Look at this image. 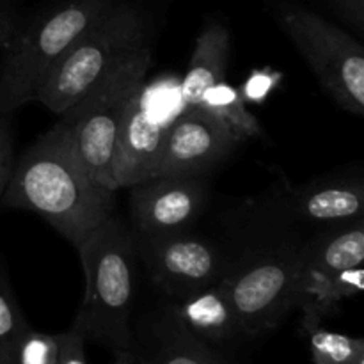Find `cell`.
I'll list each match as a JSON object with an SVG mask.
<instances>
[{"mask_svg":"<svg viewBox=\"0 0 364 364\" xmlns=\"http://www.w3.org/2000/svg\"><path fill=\"white\" fill-rule=\"evenodd\" d=\"M334 13L355 32H364V0H329Z\"/></svg>","mask_w":364,"mask_h":364,"instance_id":"23","label":"cell"},{"mask_svg":"<svg viewBox=\"0 0 364 364\" xmlns=\"http://www.w3.org/2000/svg\"><path fill=\"white\" fill-rule=\"evenodd\" d=\"M313 364H354L364 358V340L333 333L322 326L306 331Z\"/></svg>","mask_w":364,"mask_h":364,"instance_id":"17","label":"cell"},{"mask_svg":"<svg viewBox=\"0 0 364 364\" xmlns=\"http://www.w3.org/2000/svg\"><path fill=\"white\" fill-rule=\"evenodd\" d=\"M114 358H116L114 364H135L132 354H121V355H114Z\"/></svg>","mask_w":364,"mask_h":364,"instance_id":"25","label":"cell"},{"mask_svg":"<svg viewBox=\"0 0 364 364\" xmlns=\"http://www.w3.org/2000/svg\"><path fill=\"white\" fill-rule=\"evenodd\" d=\"M77 251L85 291L71 327L114 355L130 354L139 259L134 233L112 213Z\"/></svg>","mask_w":364,"mask_h":364,"instance_id":"2","label":"cell"},{"mask_svg":"<svg viewBox=\"0 0 364 364\" xmlns=\"http://www.w3.org/2000/svg\"><path fill=\"white\" fill-rule=\"evenodd\" d=\"M153 21L132 2L114 6L89 27L43 77L34 102L60 114L135 53L151 48Z\"/></svg>","mask_w":364,"mask_h":364,"instance_id":"3","label":"cell"},{"mask_svg":"<svg viewBox=\"0 0 364 364\" xmlns=\"http://www.w3.org/2000/svg\"><path fill=\"white\" fill-rule=\"evenodd\" d=\"M199 110L219 119L238 142L265 135L259 121L242 100L238 87H233L226 80L212 85L205 92Z\"/></svg>","mask_w":364,"mask_h":364,"instance_id":"16","label":"cell"},{"mask_svg":"<svg viewBox=\"0 0 364 364\" xmlns=\"http://www.w3.org/2000/svg\"><path fill=\"white\" fill-rule=\"evenodd\" d=\"M166 308L188 333L212 347L245 338L237 311L220 281L191 297L171 301Z\"/></svg>","mask_w":364,"mask_h":364,"instance_id":"13","label":"cell"},{"mask_svg":"<svg viewBox=\"0 0 364 364\" xmlns=\"http://www.w3.org/2000/svg\"><path fill=\"white\" fill-rule=\"evenodd\" d=\"M240 144L205 110H181L167 128L151 176H206Z\"/></svg>","mask_w":364,"mask_h":364,"instance_id":"10","label":"cell"},{"mask_svg":"<svg viewBox=\"0 0 364 364\" xmlns=\"http://www.w3.org/2000/svg\"><path fill=\"white\" fill-rule=\"evenodd\" d=\"M174 117L166 119L160 116L149 103L144 87L141 89L128 107L114 153L112 180L116 191L151 176L153 164Z\"/></svg>","mask_w":364,"mask_h":364,"instance_id":"11","label":"cell"},{"mask_svg":"<svg viewBox=\"0 0 364 364\" xmlns=\"http://www.w3.org/2000/svg\"><path fill=\"white\" fill-rule=\"evenodd\" d=\"M13 135H11V128L6 116H0V199H2L4 192H6L7 181H9L11 173H13Z\"/></svg>","mask_w":364,"mask_h":364,"instance_id":"22","label":"cell"},{"mask_svg":"<svg viewBox=\"0 0 364 364\" xmlns=\"http://www.w3.org/2000/svg\"><path fill=\"white\" fill-rule=\"evenodd\" d=\"M59 341L57 334L31 329L23 334L14 352V364H55Z\"/></svg>","mask_w":364,"mask_h":364,"instance_id":"19","label":"cell"},{"mask_svg":"<svg viewBox=\"0 0 364 364\" xmlns=\"http://www.w3.org/2000/svg\"><path fill=\"white\" fill-rule=\"evenodd\" d=\"M364 188L359 178H336L302 187L294 196V213L322 231L363 223Z\"/></svg>","mask_w":364,"mask_h":364,"instance_id":"14","label":"cell"},{"mask_svg":"<svg viewBox=\"0 0 364 364\" xmlns=\"http://www.w3.org/2000/svg\"><path fill=\"white\" fill-rule=\"evenodd\" d=\"M116 0H60L25 23L6 46L0 71V116L34 102L43 77Z\"/></svg>","mask_w":364,"mask_h":364,"instance_id":"4","label":"cell"},{"mask_svg":"<svg viewBox=\"0 0 364 364\" xmlns=\"http://www.w3.org/2000/svg\"><path fill=\"white\" fill-rule=\"evenodd\" d=\"M283 82V73L274 68L265 66V68H256L251 71L247 78H245L244 85H242L238 91H240L242 100L245 103H255V105H262L269 100V96L276 91L277 87Z\"/></svg>","mask_w":364,"mask_h":364,"instance_id":"20","label":"cell"},{"mask_svg":"<svg viewBox=\"0 0 364 364\" xmlns=\"http://www.w3.org/2000/svg\"><path fill=\"white\" fill-rule=\"evenodd\" d=\"M134 240L137 258L144 263L151 283L171 301L217 284L231 265L213 242L188 231L162 237L134 235Z\"/></svg>","mask_w":364,"mask_h":364,"instance_id":"8","label":"cell"},{"mask_svg":"<svg viewBox=\"0 0 364 364\" xmlns=\"http://www.w3.org/2000/svg\"><path fill=\"white\" fill-rule=\"evenodd\" d=\"M231 36L220 20H208L196 38L194 52L180 82V110H199L212 85L226 80Z\"/></svg>","mask_w":364,"mask_h":364,"instance_id":"15","label":"cell"},{"mask_svg":"<svg viewBox=\"0 0 364 364\" xmlns=\"http://www.w3.org/2000/svg\"><path fill=\"white\" fill-rule=\"evenodd\" d=\"M274 18L334 103L363 116L364 50L358 39L299 4H277Z\"/></svg>","mask_w":364,"mask_h":364,"instance_id":"6","label":"cell"},{"mask_svg":"<svg viewBox=\"0 0 364 364\" xmlns=\"http://www.w3.org/2000/svg\"><path fill=\"white\" fill-rule=\"evenodd\" d=\"M18 23V11L9 0H0V52L6 50L16 31Z\"/></svg>","mask_w":364,"mask_h":364,"instance_id":"24","label":"cell"},{"mask_svg":"<svg viewBox=\"0 0 364 364\" xmlns=\"http://www.w3.org/2000/svg\"><path fill=\"white\" fill-rule=\"evenodd\" d=\"M2 201L9 208L41 215L75 249L112 215L116 206L114 191L87 174L63 119L14 162Z\"/></svg>","mask_w":364,"mask_h":364,"instance_id":"1","label":"cell"},{"mask_svg":"<svg viewBox=\"0 0 364 364\" xmlns=\"http://www.w3.org/2000/svg\"><path fill=\"white\" fill-rule=\"evenodd\" d=\"M354 364H364V358H359V359H358V361H355Z\"/></svg>","mask_w":364,"mask_h":364,"instance_id":"26","label":"cell"},{"mask_svg":"<svg viewBox=\"0 0 364 364\" xmlns=\"http://www.w3.org/2000/svg\"><path fill=\"white\" fill-rule=\"evenodd\" d=\"M301 256L302 244L263 251L231 263L220 283L245 338L270 333L295 309Z\"/></svg>","mask_w":364,"mask_h":364,"instance_id":"7","label":"cell"},{"mask_svg":"<svg viewBox=\"0 0 364 364\" xmlns=\"http://www.w3.org/2000/svg\"><path fill=\"white\" fill-rule=\"evenodd\" d=\"M130 188V230L137 237L188 231L210 198L205 176H149Z\"/></svg>","mask_w":364,"mask_h":364,"instance_id":"9","label":"cell"},{"mask_svg":"<svg viewBox=\"0 0 364 364\" xmlns=\"http://www.w3.org/2000/svg\"><path fill=\"white\" fill-rule=\"evenodd\" d=\"M59 352L55 364H87L85 358V340L80 333L70 327L66 333L57 334Z\"/></svg>","mask_w":364,"mask_h":364,"instance_id":"21","label":"cell"},{"mask_svg":"<svg viewBox=\"0 0 364 364\" xmlns=\"http://www.w3.org/2000/svg\"><path fill=\"white\" fill-rule=\"evenodd\" d=\"M153 46L135 53L107 75L73 107L60 114L70 128L75 149L85 171L102 187L114 188L112 162L124 116L144 87L151 66Z\"/></svg>","mask_w":364,"mask_h":364,"instance_id":"5","label":"cell"},{"mask_svg":"<svg viewBox=\"0 0 364 364\" xmlns=\"http://www.w3.org/2000/svg\"><path fill=\"white\" fill-rule=\"evenodd\" d=\"M28 329L9 284L0 277V364H14V352Z\"/></svg>","mask_w":364,"mask_h":364,"instance_id":"18","label":"cell"},{"mask_svg":"<svg viewBox=\"0 0 364 364\" xmlns=\"http://www.w3.org/2000/svg\"><path fill=\"white\" fill-rule=\"evenodd\" d=\"M130 354L139 364H233L219 348L188 333L167 308L132 327Z\"/></svg>","mask_w":364,"mask_h":364,"instance_id":"12","label":"cell"}]
</instances>
